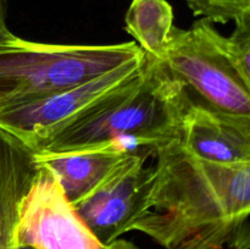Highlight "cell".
<instances>
[{"label":"cell","mask_w":250,"mask_h":249,"mask_svg":"<svg viewBox=\"0 0 250 249\" xmlns=\"http://www.w3.org/2000/svg\"><path fill=\"white\" fill-rule=\"evenodd\" d=\"M161 61L209 106L229 114L250 116V87L244 84L195 23L189 29L172 27Z\"/></svg>","instance_id":"8992f818"},{"label":"cell","mask_w":250,"mask_h":249,"mask_svg":"<svg viewBox=\"0 0 250 249\" xmlns=\"http://www.w3.org/2000/svg\"><path fill=\"white\" fill-rule=\"evenodd\" d=\"M176 141L203 160L250 163V116L229 114L190 98L181 117Z\"/></svg>","instance_id":"ba28073f"},{"label":"cell","mask_w":250,"mask_h":249,"mask_svg":"<svg viewBox=\"0 0 250 249\" xmlns=\"http://www.w3.org/2000/svg\"><path fill=\"white\" fill-rule=\"evenodd\" d=\"M37 171L32 151L0 128V249H17L19 203Z\"/></svg>","instance_id":"30bf717a"},{"label":"cell","mask_w":250,"mask_h":249,"mask_svg":"<svg viewBox=\"0 0 250 249\" xmlns=\"http://www.w3.org/2000/svg\"><path fill=\"white\" fill-rule=\"evenodd\" d=\"M146 62V54L77 85L63 88L0 112V128L32 153L93 106L133 80Z\"/></svg>","instance_id":"277c9868"},{"label":"cell","mask_w":250,"mask_h":249,"mask_svg":"<svg viewBox=\"0 0 250 249\" xmlns=\"http://www.w3.org/2000/svg\"><path fill=\"white\" fill-rule=\"evenodd\" d=\"M16 239L34 249H141L126 239L109 244L99 241L76 212L56 178L38 166L19 203Z\"/></svg>","instance_id":"5b68a950"},{"label":"cell","mask_w":250,"mask_h":249,"mask_svg":"<svg viewBox=\"0 0 250 249\" xmlns=\"http://www.w3.org/2000/svg\"><path fill=\"white\" fill-rule=\"evenodd\" d=\"M194 23L244 84L250 87V16L234 22L236 28L229 37L220 34L211 22L205 19L198 20Z\"/></svg>","instance_id":"7c38bea8"},{"label":"cell","mask_w":250,"mask_h":249,"mask_svg":"<svg viewBox=\"0 0 250 249\" xmlns=\"http://www.w3.org/2000/svg\"><path fill=\"white\" fill-rule=\"evenodd\" d=\"M17 249H34V248H32V247H28V246H22V244H19Z\"/></svg>","instance_id":"9a60e30c"},{"label":"cell","mask_w":250,"mask_h":249,"mask_svg":"<svg viewBox=\"0 0 250 249\" xmlns=\"http://www.w3.org/2000/svg\"><path fill=\"white\" fill-rule=\"evenodd\" d=\"M149 153L131 151L122 156L102 180L71 204L90 231L103 243L109 244L125 234L143 193Z\"/></svg>","instance_id":"52a82bcc"},{"label":"cell","mask_w":250,"mask_h":249,"mask_svg":"<svg viewBox=\"0 0 250 249\" xmlns=\"http://www.w3.org/2000/svg\"><path fill=\"white\" fill-rule=\"evenodd\" d=\"M126 31L146 54L163 60L173 27V10L166 0H131Z\"/></svg>","instance_id":"8fae6325"},{"label":"cell","mask_w":250,"mask_h":249,"mask_svg":"<svg viewBox=\"0 0 250 249\" xmlns=\"http://www.w3.org/2000/svg\"><path fill=\"white\" fill-rule=\"evenodd\" d=\"M189 100L187 87L163 61L146 54L143 68L133 80L78 116L39 150H70L115 141L127 151L151 155L158 145L177 139Z\"/></svg>","instance_id":"7a4b0ae2"},{"label":"cell","mask_w":250,"mask_h":249,"mask_svg":"<svg viewBox=\"0 0 250 249\" xmlns=\"http://www.w3.org/2000/svg\"><path fill=\"white\" fill-rule=\"evenodd\" d=\"M194 16L211 23H227L250 16V0H186Z\"/></svg>","instance_id":"4fadbf2b"},{"label":"cell","mask_w":250,"mask_h":249,"mask_svg":"<svg viewBox=\"0 0 250 249\" xmlns=\"http://www.w3.org/2000/svg\"><path fill=\"white\" fill-rule=\"evenodd\" d=\"M151 155L125 233L142 232L165 249H249L250 163L203 160L176 139Z\"/></svg>","instance_id":"6da1fadb"},{"label":"cell","mask_w":250,"mask_h":249,"mask_svg":"<svg viewBox=\"0 0 250 249\" xmlns=\"http://www.w3.org/2000/svg\"><path fill=\"white\" fill-rule=\"evenodd\" d=\"M16 38L6 24V12H5V0H0V48L9 44Z\"/></svg>","instance_id":"5bb4252c"},{"label":"cell","mask_w":250,"mask_h":249,"mask_svg":"<svg viewBox=\"0 0 250 249\" xmlns=\"http://www.w3.org/2000/svg\"><path fill=\"white\" fill-rule=\"evenodd\" d=\"M144 54L136 42L82 45L16 37L0 48V112L80 84Z\"/></svg>","instance_id":"3957f363"},{"label":"cell","mask_w":250,"mask_h":249,"mask_svg":"<svg viewBox=\"0 0 250 249\" xmlns=\"http://www.w3.org/2000/svg\"><path fill=\"white\" fill-rule=\"evenodd\" d=\"M127 151L115 141L85 148L32 153L38 167L50 172L71 203L89 192Z\"/></svg>","instance_id":"9c48e42d"}]
</instances>
